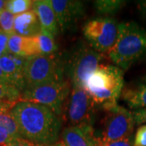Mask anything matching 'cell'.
<instances>
[{"mask_svg":"<svg viewBox=\"0 0 146 146\" xmlns=\"http://www.w3.org/2000/svg\"><path fill=\"white\" fill-rule=\"evenodd\" d=\"M0 127L5 128L13 138L21 137L16 121L11 115L10 112L0 114Z\"/></svg>","mask_w":146,"mask_h":146,"instance_id":"obj_21","label":"cell"},{"mask_svg":"<svg viewBox=\"0 0 146 146\" xmlns=\"http://www.w3.org/2000/svg\"><path fill=\"white\" fill-rule=\"evenodd\" d=\"M15 16L7 10H3L0 12V29L8 34H13L14 32Z\"/></svg>","mask_w":146,"mask_h":146,"instance_id":"obj_22","label":"cell"},{"mask_svg":"<svg viewBox=\"0 0 146 146\" xmlns=\"http://www.w3.org/2000/svg\"><path fill=\"white\" fill-rule=\"evenodd\" d=\"M83 32L96 51L100 54L109 53L117 40L119 24L113 18L100 17L88 21L84 26Z\"/></svg>","mask_w":146,"mask_h":146,"instance_id":"obj_8","label":"cell"},{"mask_svg":"<svg viewBox=\"0 0 146 146\" xmlns=\"http://www.w3.org/2000/svg\"><path fill=\"white\" fill-rule=\"evenodd\" d=\"M32 10L36 13L41 25L42 33L49 34L53 37L58 33L56 16L53 10L50 0H36L33 1Z\"/></svg>","mask_w":146,"mask_h":146,"instance_id":"obj_12","label":"cell"},{"mask_svg":"<svg viewBox=\"0 0 146 146\" xmlns=\"http://www.w3.org/2000/svg\"><path fill=\"white\" fill-rule=\"evenodd\" d=\"M6 146H43L39 144H36L34 142L25 140L22 137L19 138H12Z\"/></svg>","mask_w":146,"mask_h":146,"instance_id":"obj_26","label":"cell"},{"mask_svg":"<svg viewBox=\"0 0 146 146\" xmlns=\"http://www.w3.org/2000/svg\"><path fill=\"white\" fill-rule=\"evenodd\" d=\"M131 112L136 124H146V109L134 110Z\"/></svg>","mask_w":146,"mask_h":146,"instance_id":"obj_27","label":"cell"},{"mask_svg":"<svg viewBox=\"0 0 146 146\" xmlns=\"http://www.w3.org/2000/svg\"><path fill=\"white\" fill-rule=\"evenodd\" d=\"M16 103L13 102H3L0 101V114L3 113H9L11 110L14 106Z\"/></svg>","mask_w":146,"mask_h":146,"instance_id":"obj_29","label":"cell"},{"mask_svg":"<svg viewBox=\"0 0 146 146\" xmlns=\"http://www.w3.org/2000/svg\"><path fill=\"white\" fill-rule=\"evenodd\" d=\"M33 1L31 0H9L7 1L5 9L14 16L31 11Z\"/></svg>","mask_w":146,"mask_h":146,"instance_id":"obj_20","label":"cell"},{"mask_svg":"<svg viewBox=\"0 0 146 146\" xmlns=\"http://www.w3.org/2000/svg\"><path fill=\"white\" fill-rule=\"evenodd\" d=\"M105 111L103 128L101 136L103 141H119L132 136L135 120L132 112L118 103L102 106Z\"/></svg>","mask_w":146,"mask_h":146,"instance_id":"obj_6","label":"cell"},{"mask_svg":"<svg viewBox=\"0 0 146 146\" xmlns=\"http://www.w3.org/2000/svg\"><path fill=\"white\" fill-rule=\"evenodd\" d=\"M34 37L40 54H51L57 51L58 46L55 43L54 37L52 36L41 33Z\"/></svg>","mask_w":146,"mask_h":146,"instance_id":"obj_17","label":"cell"},{"mask_svg":"<svg viewBox=\"0 0 146 146\" xmlns=\"http://www.w3.org/2000/svg\"><path fill=\"white\" fill-rule=\"evenodd\" d=\"M50 146H66L64 145V143H63V141H57V142H55L54 144H53L51 145Z\"/></svg>","mask_w":146,"mask_h":146,"instance_id":"obj_33","label":"cell"},{"mask_svg":"<svg viewBox=\"0 0 146 146\" xmlns=\"http://www.w3.org/2000/svg\"><path fill=\"white\" fill-rule=\"evenodd\" d=\"M6 3H7V1H3V0H0V12L3 10L5 9Z\"/></svg>","mask_w":146,"mask_h":146,"instance_id":"obj_32","label":"cell"},{"mask_svg":"<svg viewBox=\"0 0 146 146\" xmlns=\"http://www.w3.org/2000/svg\"><path fill=\"white\" fill-rule=\"evenodd\" d=\"M142 80H143V82L146 84V76H145L142 78Z\"/></svg>","mask_w":146,"mask_h":146,"instance_id":"obj_34","label":"cell"},{"mask_svg":"<svg viewBox=\"0 0 146 146\" xmlns=\"http://www.w3.org/2000/svg\"><path fill=\"white\" fill-rule=\"evenodd\" d=\"M137 7L141 13V16L146 19V0L139 1L137 3Z\"/></svg>","mask_w":146,"mask_h":146,"instance_id":"obj_30","label":"cell"},{"mask_svg":"<svg viewBox=\"0 0 146 146\" xmlns=\"http://www.w3.org/2000/svg\"><path fill=\"white\" fill-rule=\"evenodd\" d=\"M123 71L114 65L100 64L91 74L84 89L96 105L118 103L123 89Z\"/></svg>","mask_w":146,"mask_h":146,"instance_id":"obj_3","label":"cell"},{"mask_svg":"<svg viewBox=\"0 0 146 146\" xmlns=\"http://www.w3.org/2000/svg\"><path fill=\"white\" fill-rule=\"evenodd\" d=\"M12 138L5 128L0 127V146H6Z\"/></svg>","mask_w":146,"mask_h":146,"instance_id":"obj_28","label":"cell"},{"mask_svg":"<svg viewBox=\"0 0 146 146\" xmlns=\"http://www.w3.org/2000/svg\"><path fill=\"white\" fill-rule=\"evenodd\" d=\"M10 114L16 121L22 138L43 146L57 142L61 122L58 115L46 106L19 101Z\"/></svg>","mask_w":146,"mask_h":146,"instance_id":"obj_1","label":"cell"},{"mask_svg":"<svg viewBox=\"0 0 146 146\" xmlns=\"http://www.w3.org/2000/svg\"><path fill=\"white\" fill-rule=\"evenodd\" d=\"M14 32L21 36L33 37L42 33L41 25L36 13L33 10L15 16Z\"/></svg>","mask_w":146,"mask_h":146,"instance_id":"obj_13","label":"cell"},{"mask_svg":"<svg viewBox=\"0 0 146 146\" xmlns=\"http://www.w3.org/2000/svg\"><path fill=\"white\" fill-rule=\"evenodd\" d=\"M0 82L4 84H11L9 80V79L7 78V76H6V74L3 72V71L2 70V68L0 67ZM12 85V84H11Z\"/></svg>","mask_w":146,"mask_h":146,"instance_id":"obj_31","label":"cell"},{"mask_svg":"<svg viewBox=\"0 0 146 146\" xmlns=\"http://www.w3.org/2000/svg\"><path fill=\"white\" fill-rule=\"evenodd\" d=\"M21 92L15 86L0 82V101L16 103L21 100Z\"/></svg>","mask_w":146,"mask_h":146,"instance_id":"obj_19","label":"cell"},{"mask_svg":"<svg viewBox=\"0 0 146 146\" xmlns=\"http://www.w3.org/2000/svg\"><path fill=\"white\" fill-rule=\"evenodd\" d=\"M95 106L94 100L85 89L72 85L68 111V120L72 126H93Z\"/></svg>","mask_w":146,"mask_h":146,"instance_id":"obj_9","label":"cell"},{"mask_svg":"<svg viewBox=\"0 0 146 146\" xmlns=\"http://www.w3.org/2000/svg\"><path fill=\"white\" fill-rule=\"evenodd\" d=\"M121 98L131 109H146V84H140L123 88Z\"/></svg>","mask_w":146,"mask_h":146,"instance_id":"obj_16","label":"cell"},{"mask_svg":"<svg viewBox=\"0 0 146 146\" xmlns=\"http://www.w3.org/2000/svg\"><path fill=\"white\" fill-rule=\"evenodd\" d=\"M102 60V54L85 43L77 46L73 50L68 62V73L72 85L84 88L91 74Z\"/></svg>","mask_w":146,"mask_h":146,"instance_id":"obj_7","label":"cell"},{"mask_svg":"<svg viewBox=\"0 0 146 146\" xmlns=\"http://www.w3.org/2000/svg\"><path fill=\"white\" fill-rule=\"evenodd\" d=\"M133 146H146V124L140 125L136 129Z\"/></svg>","mask_w":146,"mask_h":146,"instance_id":"obj_24","label":"cell"},{"mask_svg":"<svg viewBox=\"0 0 146 146\" xmlns=\"http://www.w3.org/2000/svg\"><path fill=\"white\" fill-rule=\"evenodd\" d=\"M70 93L67 81H53L27 87L21 93V100L46 106L56 115L62 112L63 102Z\"/></svg>","mask_w":146,"mask_h":146,"instance_id":"obj_5","label":"cell"},{"mask_svg":"<svg viewBox=\"0 0 146 146\" xmlns=\"http://www.w3.org/2000/svg\"><path fill=\"white\" fill-rule=\"evenodd\" d=\"M61 31L70 29L84 14V4L76 0H50Z\"/></svg>","mask_w":146,"mask_h":146,"instance_id":"obj_10","label":"cell"},{"mask_svg":"<svg viewBox=\"0 0 146 146\" xmlns=\"http://www.w3.org/2000/svg\"><path fill=\"white\" fill-rule=\"evenodd\" d=\"M0 67L7 78L9 79L11 84L22 93L23 90L25 89V82L23 72L24 69L18 66L11 58L8 54L0 57Z\"/></svg>","mask_w":146,"mask_h":146,"instance_id":"obj_15","label":"cell"},{"mask_svg":"<svg viewBox=\"0 0 146 146\" xmlns=\"http://www.w3.org/2000/svg\"><path fill=\"white\" fill-rule=\"evenodd\" d=\"M10 34L0 29V57L8 54V41Z\"/></svg>","mask_w":146,"mask_h":146,"instance_id":"obj_25","label":"cell"},{"mask_svg":"<svg viewBox=\"0 0 146 146\" xmlns=\"http://www.w3.org/2000/svg\"><path fill=\"white\" fill-rule=\"evenodd\" d=\"M110 60L123 72L146 57V29L134 21L119 24L115 46L108 53Z\"/></svg>","mask_w":146,"mask_h":146,"instance_id":"obj_2","label":"cell"},{"mask_svg":"<svg viewBox=\"0 0 146 146\" xmlns=\"http://www.w3.org/2000/svg\"><path fill=\"white\" fill-rule=\"evenodd\" d=\"M96 10L102 14H114L121 10L126 4L122 0H97L94 2Z\"/></svg>","mask_w":146,"mask_h":146,"instance_id":"obj_18","label":"cell"},{"mask_svg":"<svg viewBox=\"0 0 146 146\" xmlns=\"http://www.w3.org/2000/svg\"><path fill=\"white\" fill-rule=\"evenodd\" d=\"M98 146H133L132 136L119 141H103L98 136Z\"/></svg>","mask_w":146,"mask_h":146,"instance_id":"obj_23","label":"cell"},{"mask_svg":"<svg viewBox=\"0 0 146 146\" xmlns=\"http://www.w3.org/2000/svg\"><path fill=\"white\" fill-rule=\"evenodd\" d=\"M61 139L66 146H98L93 126H70L64 128Z\"/></svg>","mask_w":146,"mask_h":146,"instance_id":"obj_11","label":"cell"},{"mask_svg":"<svg viewBox=\"0 0 146 146\" xmlns=\"http://www.w3.org/2000/svg\"><path fill=\"white\" fill-rule=\"evenodd\" d=\"M8 52L24 58L39 55L35 37H25L11 34L8 41Z\"/></svg>","mask_w":146,"mask_h":146,"instance_id":"obj_14","label":"cell"},{"mask_svg":"<svg viewBox=\"0 0 146 146\" xmlns=\"http://www.w3.org/2000/svg\"><path fill=\"white\" fill-rule=\"evenodd\" d=\"M23 72L25 88L63 80V64L55 54L27 58Z\"/></svg>","mask_w":146,"mask_h":146,"instance_id":"obj_4","label":"cell"}]
</instances>
